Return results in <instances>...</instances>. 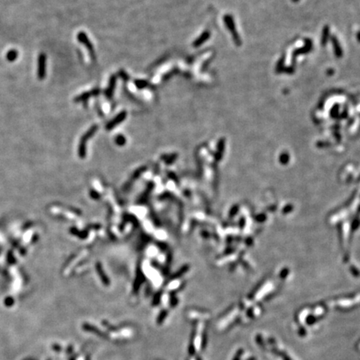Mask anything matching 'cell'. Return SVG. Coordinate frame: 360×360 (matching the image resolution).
Segmentation results:
<instances>
[{"label":"cell","mask_w":360,"mask_h":360,"mask_svg":"<svg viewBox=\"0 0 360 360\" xmlns=\"http://www.w3.org/2000/svg\"><path fill=\"white\" fill-rule=\"evenodd\" d=\"M224 20L225 24H226L227 28H228V29L229 30L230 33H231V34H232L233 38L234 40V43H236V45L238 46L241 45V43H242L241 38L239 37V35L238 33L237 29H236V26H235L234 24V20L233 19V17L231 16V15H229V14H228V15H225L224 18Z\"/></svg>","instance_id":"1"},{"label":"cell","mask_w":360,"mask_h":360,"mask_svg":"<svg viewBox=\"0 0 360 360\" xmlns=\"http://www.w3.org/2000/svg\"><path fill=\"white\" fill-rule=\"evenodd\" d=\"M313 48V43L312 41L309 38H306L304 41V46L302 48H297L293 51V62L295 61V59L299 55L301 54H304V53H308L309 52L312 50Z\"/></svg>","instance_id":"2"},{"label":"cell","mask_w":360,"mask_h":360,"mask_svg":"<svg viewBox=\"0 0 360 360\" xmlns=\"http://www.w3.org/2000/svg\"><path fill=\"white\" fill-rule=\"evenodd\" d=\"M78 40H79V42H81L82 43H83L84 45L88 48V51H89V53H90L91 57H92V59H95V55H94V50H93V48L92 47V44H91L90 41H89V39H88V38L85 35V33L83 32H81L78 33Z\"/></svg>","instance_id":"3"},{"label":"cell","mask_w":360,"mask_h":360,"mask_svg":"<svg viewBox=\"0 0 360 360\" xmlns=\"http://www.w3.org/2000/svg\"><path fill=\"white\" fill-rule=\"evenodd\" d=\"M331 42L333 44V51H334V54L337 58H342L343 57V49L341 48V45L339 43V41L338 39V38L334 35H332L330 37Z\"/></svg>","instance_id":"4"},{"label":"cell","mask_w":360,"mask_h":360,"mask_svg":"<svg viewBox=\"0 0 360 360\" xmlns=\"http://www.w3.org/2000/svg\"><path fill=\"white\" fill-rule=\"evenodd\" d=\"M126 116H127V113H126L125 111H123V112L119 113H118L112 121H110L109 123H108V125H107L106 128H108V129L113 128L114 126H116L117 124L120 123L121 122H123V120H124V118H126Z\"/></svg>","instance_id":"5"},{"label":"cell","mask_w":360,"mask_h":360,"mask_svg":"<svg viewBox=\"0 0 360 360\" xmlns=\"http://www.w3.org/2000/svg\"><path fill=\"white\" fill-rule=\"evenodd\" d=\"M209 37H210V32L208 30L204 31L202 34L200 35L199 37L197 39L195 40V42L193 43V45L197 48L198 46L202 45L203 43H205L206 41L209 38Z\"/></svg>","instance_id":"6"},{"label":"cell","mask_w":360,"mask_h":360,"mask_svg":"<svg viewBox=\"0 0 360 360\" xmlns=\"http://www.w3.org/2000/svg\"><path fill=\"white\" fill-rule=\"evenodd\" d=\"M115 83H116V77H115V76H113L109 81V88H107L106 92H105V95H106L108 98H111V97H112L113 90H114Z\"/></svg>","instance_id":"7"},{"label":"cell","mask_w":360,"mask_h":360,"mask_svg":"<svg viewBox=\"0 0 360 360\" xmlns=\"http://www.w3.org/2000/svg\"><path fill=\"white\" fill-rule=\"evenodd\" d=\"M329 27L328 25H325L323 29V33H322V37H321V44L323 46H325L327 44L329 38Z\"/></svg>","instance_id":"8"},{"label":"cell","mask_w":360,"mask_h":360,"mask_svg":"<svg viewBox=\"0 0 360 360\" xmlns=\"http://www.w3.org/2000/svg\"><path fill=\"white\" fill-rule=\"evenodd\" d=\"M99 93V89H94V90H92L91 92L83 93L82 95L78 96L77 99H76V101H84V100H87L90 96H93V95H98Z\"/></svg>","instance_id":"9"},{"label":"cell","mask_w":360,"mask_h":360,"mask_svg":"<svg viewBox=\"0 0 360 360\" xmlns=\"http://www.w3.org/2000/svg\"><path fill=\"white\" fill-rule=\"evenodd\" d=\"M45 57L44 55H41L39 57V68H38V75L39 77L43 78L44 76V72H45Z\"/></svg>","instance_id":"10"},{"label":"cell","mask_w":360,"mask_h":360,"mask_svg":"<svg viewBox=\"0 0 360 360\" xmlns=\"http://www.w3.org/2000/svg\"><path fill=\"white\" fill-rule=\"evenodd\" d=\"M284 58H281V59L278 60V62L277 65H276V69H275V71H276V73H282L283 72V69H284V68H285V64H284Z\"/></svg>","instance_id":"11"},{"label":"cell","mask_w":360,"mask_h":360,"mask_svg":"<svg viewBox=\"0 0 360 360\" xmlns=\"http://www.w3.org/2000/svg\"><path fill=\"white\" fill-rule=\"evenodd\" d=\"M339 104H335V105L332 108V109H331L330 116L332 118H337L339 116Z\"/></svg>","instance_id":"12"},{"label":"cell","mask_w":360,"mask_h":360,"mask_svg":"<svg viewBox=\"0 0 360 360\" xmlns=\"http://www.w3.org/2000/svg\"><path fill=\"white\" fill-rule=\"evenodd\" d=\"M135 83H136L137 87L139 88H144V87H146V86L148 85V82L144 81V80H137L136 82H135Z\"/></svg>","instance_id":"13"},{"label":"cell","mask_w":360,"mask_h":360,"mask_svg":"<svg viewBox=\"0 0 360 360\" xmlns=\"http://www.w3.org/2000/svg\"><path fill=\"white\" fill-rule=\"evenodd\" d=\"M283 72H286L287 73H293V72H294V67L293 66V65H291V66L288 67V68H284V69H283Z\"/></svg>","instance_id":"14"},{"label":"cell","mask_w":360,"mask_h":360,"mask_svg":"<svg viewBox=\"0 0 360 360\" xmlns=\"http://www.w3.org/2000/svg\"><path fill=\"white\" fill-rule=\"evenodd\" d=\"M120 74H121V76H122V78H123V79H125V80L128 79V76H127V73H125L122 71Z\"/></svg>","instance_id":"15"},{"label":"cell","mask_w":360,"mask_h":360,"mask_svg":"<svg viewBox=\"0 0 360 360\" xmlns=\"http://www.w3.org/2000/svg\"><path fill=\"white\" fill-rule=\"evenodd\" d=\"M346 116H348V110L345 109L344 110V112H343V115H342V117L344 118V117H346Z\"/></svg>","instance_id":"16"},{"label":"cell","mask_w":360,"mask_h":360,"mask_svg":"<svg viewBox=\"0 0 360 360\" xmlns=\"http://www.w3.org/2000/svg\"><path fill=\"white\" fill-rule=\"evenodd\" d=\"M118 143H122V142H124V139H123L122 136H119L118 138Z\"/></svg>","instance_id":"17"},{"label":"cell","mask_w":360,"mask_h":360,"mask_svg":"<svg viewBox=\"0 0 360 360\" xmlns=\"http://www.w3.org/2000/svg\"><path fill=\"white\" fill-rule=\"evenodd\" d=\"M357 39H358V42H360V31L358 33V34H357Z\"/></svg>","instance_id":"18"},{"label":"cell","mask_w":360,"mask_h":360,"mask_svg":"<svg viewBox=\"0 0 360 360\" xmlns=\"http://www.w3.org/2000/svg\"><path fill=\"white\" fill-rule=\"evenodd\" d=\"M293 2H294V3H297V2H299V0H292Z\"/></svg>","instance_id":"19"}]
</instances>
